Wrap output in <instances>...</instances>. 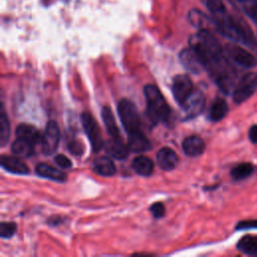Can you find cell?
Wrapping results in <instances>:
<instances>
[{"label":"cell","instance_id":"1","mask_svg":"<svg viewBox=\"0 0 257 257\" xmlns=\"http://www.w3.org/2000/svg\"><path fill=\"white\" fill-rule=\"evenodd\" d=\"M190 47L196 51L202 60L205 69L210 64L225 57L224 51L217 38L207 29H201L189 41Z\"/></svg>","mask_w":257,"mask_h":257},{"label":"cell","instance_id":"2","mask_svg":"<svg viewBox=\"0 0 257 257\" xmlns=\"http://www.w3.org/2000/svg\"><path fill=\"white\" fill-rule=\"evenodd\" d=\"M144 94L150 121L154 124L166 121L170 115V107L159 88L154 84H147L144 87Z\"/></svg>","mask_w":257,"mask_h":257},{"label":"cell","instance_id":"3","mask_svg":"<svg viewBox=\"0 0 257 257\" xmlns=\"http://www.w3.org/2000/svg\"><path fill=\"white\" fill-rule=\"evenodd\" d=\"M117 112L120 117L121 124L127 135L142 131L140 114L136 105L131 100L122 98L118 102Z\"/></svg>","mask_w":257,"mask_h":257},{"label":"cell","instance_id":"4","mask_svg":"<svg viewBox=\"0 0 257 257\" xmlns=\"http://www.w3.org/2000/svg\"><path fill=\"white\" fill-rule=\"evenodd\" d=\"M257 89V74L253 72L246 73L235 85L233 90V100L239 104L247 100Z\"/></svg>","mask_w":257,"mask_h":257},{"label":"cell","instance_id":"5","mask_svg":"<svg viewBox=\"0 0 257 257\" xmlns=\"http://www.w3.org/2000/svg\"><path fill=\"white\" fill-rule=\"evenodd\" d=\"M83 130L89 140L91 149L94 153H97L103 147V141L101 138V132L95 120V118L87 111L82 112L80 115Z\"/></svg>","mask_w":257,"mask_h":257},{"label":"cell","instance_id":"6","mask_svg":"<svg viewBox=\"0 0 257 257\" xmlns=\"http://www.w3.org/2000/svg\"><path fill=\"white\" fill-rule=\"evenodd\" d=\"M224 50L231 60L242 67L252 68L257 65V58L251 52L237 44L228 43L225 45Z\"/></svg>","mask_w":257,"mask_h":257},{"label":"cell","instance_id":"7","mask_svg":"<svg viewBox=\"0 0 257 257\" xmlns=\"http://www.w3.org/2000/svg\"><path fill=\"white\" fill-rule=\"evenodd\" d=\"M60 140V131L54 120L46 123L45 131L41 137V150L44 155H52L57 150Z\"/></svg>","mask_w":257,"mask_h":257},{"label":"cell","instance_id":"8","mask_svg":"<svg viewBox=\"0 0 257 257\" xmlns=\"http://www.w3.org/2000/svg\"><path fill=\"white\" fill-rule=\"evenodd\" d=\"M172 91L176 101L183 106L188 97L194 91L191 78L186 74H178L173 79Z\"/></svg>","mask_w":257,"mask_h":257},{"label":"cell","instance_id":"9","mask_svg":"<svg viewBox=\"0 0 257 257\" xmlns=\"http://www.w3.org/2000/svg\"><path fill=\"white\" fill-rule=\"evenodd\" d=\"M206 99L203 92L200 90H194L182 106L187 114V118H192L199 115L203 111Z\"/></svg>","mask_w":257,"mask_h":257},{"label":"cell","instance_id":"10","mask_svg":"<svg viewBox=\"0 0 257 257\" xmlns=\"http://www.w3.org/2000/svg\"><path fill=\"white\" fill-rule=\"evenodd\" d=\"M179 59L182 65L192 73H200L203 69H205L202 60L200 59L196 51L191 47L183 49L180 52Z\"/></svg>","mask_w":257,"mask_h":257},{"label":"cell","instance_id":"11","mask_svg":"<svg viewBox=\"0 0 257 257\" xmlns=\"http://www.w3.org/2000/svg\"><path fill=\"white\" fill-rule=\"evenodd\" d=\"M106 154L114 159L123 160L128 156V146L124 145L121 138H110L104 143Z\"/></svg>","mask_w":257,"mask_h":257},{"label":"cell","instance_id":"12","mask_svg":"<svg viewBox=\"0 0 257 257\" xmlns=\"http://www.w3.org/2000/svg\"><path fill=\"white\" fill-rule=\"evenodd\" d=\"M127 146L133 153H144L152 149V144L150 140L145 136V134L140 131L128 135Z\"/></svg>","mask_w":257,"mask_h":257},{"label":"cell","instance_id":"13","mask_svg":"<svg viewBox=\"0 0 257 257\" xmlns=\"http://www.w3.org/2000/svg\"><path fill=\"white\" fill-rule=\"evenodd\" d=\"M157 162L162 170L172 171L178 164V156L174 150L165 147L158 152Z\"/></svg>","mask_w":257,"mask_h":257},{"label":"cell","instance_id":"14","mask_svg":"<svg viewBox=\"0 0 257 257\" xmlns=\"http://www.w3.org/2000/svg\"><path fill=\"white\" fill-rule=\"evenodd\" d=\"M1 166L4 170L16 174V175H27L29 173V169L25 163H23L20 159L11 156H2L0 160Z\"/></svg>","mask_w":257,"mask_h":257},{"label":"cell","instance_id":"15","mask_svg":"<svg viewBox=\"0 0 257 257\" xmlns=\"http://www.w3.org/2000/svg\"><path fill=\"white\" fill-rule=\"evenodd\" d=\"M204 150L205 143L203 139L198 136H190L183 141V151L190 157L200 156Z\"/></svg>","mask_w":257,"mask_h":257},{"label":"cell","instance_id":"16","mask_svg":"<svg viewBox=\"0 0 257 257\" xmlns=\"http://www.w3.org/2000/svg\"><path fill=\"white\" fill-rule=\"evenodd\" d=\"M35 172L39 177H42V178H46V179L53 180L56 182L66 181V175L62 171H60L48 164H44V163L38 164L35 167Z\"/></svg>","mask_w":257,"mask_h":257},{"label":"cell","instance_id":"17","mask_svg":"<svg viewBox=\"0 0 257 257\" xmlns=\"http://www.w3.org/2000/svg\"><path fill=\"white\" fill-rule=\"evenodd\" d=\"M93 170L96 174L103 177H110L115 174L114 163L108 157H98L93 162Z\"/></svg>","mask_w":257,"mask_h":257},{"label":"cell","instance_id":"18","mask_svg":"<svg viewBox=\"0 0 257 257\" xmlns=\"http://www.w3.org/2000/svg\"><path fill=\"white\" fill-rule=\"evenodd\" d=\"M132 167L134 171L144 177H149L154 172L153 161L146 156H139L133 160Z\"/></svg>","mask_w":257,"mask_h":257},{"label":"cell","instance_id":"19","mask_svg":"<svg viewBox=\"0 0 257 257\" xmlns=\"http://www.w3.org/2000/svg\"><path fill=\"white\" fill-rule=\"evenodd\" d=\"M16 136L27 140L34 146L41 142V136H40L39 132L33 125L27 124V123H20L17 126Z\"/></svg>","mask_w":257,"mask_h":257},{"label":"cell","instance_id":"20","mask_svg":"<svg viewBox=\"0 0 257 257\" xmlns=\"http://www.w3.org/2000/svg\"><path fill=\"white\" fill-rule=\"evenodd\" d=\"M101 117L106 128V132L110 136V138H119L120 134L115 122L114 116L109 106H103L101 109Z\"/></svg>","mask_w":257,"mask_h":257},{"label":"cell","instance_id":"21","mask_svg":"<svg viewBox=\"0 0 257 257\" xmlns=\"http://www.w3.org/2000/svg\"><path fill=\"white\" fill-rule=\"evenodd\" d=\"M229 107L223 98H216L209 110V118L212 121H219L223 119L228 113Z\"/></svg>","mask_w":257,"mask_h":257},{"label":"cell","instance_id":"22","mask_svg":"<svg viewBox=\"0 0 257 257\" xmlns=\"http://www.w3.org/2000/svg\"><path fill=\"white\" fill-rule=\"evenodd\" d=\"M237 249L246 255L257 256V236H243L237 243Z\"/></svg>","mask_w":257,"mask_h":257},{"label":"cell","instance_id":"23","mask_svg":"<svg viewBox=\"0 0 257 257\" xmlns=\"http://www.w3.org/2000/svg\"><path fill=\"white\" fill-rule=\"evenodd\" d=\"M34 145L23 138L17 137L12 143L11 152L18 157H30L33 154Z\"/></svg>","mask_w":257,"mask_h":257},{"label":"cell","instance_id":"24","mask_svg":"<svg viewBox=\"0 0 257 257\" xmlns=\"http://www.w3.org/2000/svg\"><path fill=\"white\" fill-rule=\"evenodd\" d=\"M253 171H254L253 166L250 163H241L235 166L231 170L230 174L233 180L240 181V180H244L245 178H248L253 173Z\"/></svg>","mask_w":257,"mask_h":257},{"label":"cell","instance_id":"25","mask_svg":"<svg viewBox=\"0 0 257 257\" xmlns=\"http://www.w3.org/2000/svg\"><path fill=\"white\" fill-rule=\"evenodd\" d=\"M10 136V124H9V119L5 113V109L2 105L1 112H0V145L4 147Z\"/></svg>","mask_w":257,"mask_h":257},{"label":"cell","instance_id":"26","mask_svg":"<svg viewBox=\"0 0 257 257\" xmlns=\"http://www.w3.org/2000/svg\"><path fill=\"white\" fill-rule=\"evenodd\" d=\"M238 5L257 25V0H240Z\"/></svg>","mask_w":257,"mask_h":257},{"label":"cell","instance_id":"27","mask_svg":"<svg viewBox=\"0 0 257 257\" xmlns=\"http://www.w3.org/2000/svg\"><path fill=\"white\" fill-rule=\"evenodd\" d=\"M189 20L194 26L204 29L203 28L204 25L206 23H208L210 19H208V17L206 15H204L202 12H200L198 10H192L189 14Z\"/></svg>","mask_w":257,"mask_h":257},{"label":"cell","instance_id":"28","mask_svg":"<svg viewBox=\"0 0 257 257\" xmlns=\"http://www.w3.org/2000/svg\"><path fill=\"white\" fill-rule=\"evenodd\" d=\"M17 226L13 222H2L0 224V236L2 238H11L16 232Z\"/></svg>","mask_w":257,"mask_h":257},{"label":"cell","instance_id":"29","mask_svg":"<svg viewBox=\"0 0 257 257\" xmlns=\"http://www.w3.org/2000/svg\"><path fill=\"white\" fill-rule=\"evenodd\" d=\"M203 3L207 7V9L211 12V14H215V13L226 10L222 0H203Z\"/></svg>","mask_w":257,"mask_h":257},{"label":"cell","instance_id":"30","mask_svg":"<svg viewBox=\"0 0 257 257\" xmlns=\"http://www.w3.org/2000/svg\"><path fill=\"white\" fill-rule=\"evenodd\" d=\"M151 212L153 214V216L156 218V219H160L162 218L165 213H166V208H165V205L162 203V202H156L154 203L152 206H151Z\"/></svg>","mask_w":257,"mask_h":257},{"label":"cell","instance_id":"31","mask_svg":"<svg viewBox=\"0 0 257 257\" xmlns=\"http://www.w3.org/2000/svg\"><path fill=\"white\" fill-rule=\"evenodd\" d=\"M54 162L56 163V165L62 169H69L72 164H71V161L65 157L64 155H61V154H58L55 156L54 158Z\"/></svg>","mask_w":257,"mask_h":257},{"label":"cell","instance_id":"32","mask_svg":"<svg viewBox=\"0 0 257 257\" xmlns=\"http://www.w3.org/2000/svg\"><path fill=\"white\" fill-rule=\"evenodd\" d=\"M257 229V219L254 220H244L236 225V230H249Z\"/></svg>","mask_w":257,"mask_h":257},{"label":"cell","instance_id":"33","mask_svg":"<svg viewBox=\"0 0 257 257\" xmlns=\"http://www.w3.org/2000/svg\"><path fill=\"white\" fill-rule=\"evenodd\" d=\"M81 148H82L81 144L79 142L75 141V140H71L68 143V149L74 155H80L82 153V149Z\"/></svg>","mask_w":257,"mask_h":257},{"label":"cell","instance_id":"34","mask_svg":"<svg viewBox=\"0 0 257 257\" xmlns=\"http://www.w3.org/2000/svg\"><path fill=\"white\" fill-rule=\"evenodd\" d=\"M248 136H249V140L251 141V143L257 145V124H254L249 128Z\"/></svg>","mask_w":257,"mask_h":257},{"label":"cell","instance_id":"35","mask_svg":"<svg viewBox=\"0 0 257 257\" xmlns=\"http://www.w3.org/2000/svg\"><path fill=\"white\" fill-rule=\"evenodd\" d=\"M228 1H230V2H232L234 4H238L240 2V0H228Z\"/></svg>","mask_w":257,"mask_h":257}]
</instances>
